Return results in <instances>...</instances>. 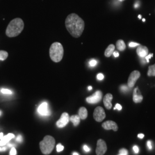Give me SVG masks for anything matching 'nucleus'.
<instances>
[{"label":"nucleus","mask_w":155,"mask_h":155,"mask_svg":"<svg viewBox=\"0 0 155 155\" xmlns=\"http://www.w3.org/2000/svg\"><path fill=\"white\" fill-rule=\"evenodd\" d=\"M65 25L68 32L75 38L81 36L84 29L83 19L75 13H71L67 17Z\"/></svg>","instance_id":"f257e3e1"},{"label":"nucleus","mask_w":155,"mask_h":155,"mask_svg":"<svg viewBox=\"0 0 155 155\" xmlns=\"http://www.w3.org/2000/svg\"><path fill=\"white\" fill-rule=\"evenodd\" d=\"M24 27V23L22 19L16 18L12 20L6 29V35L9 38L18 36Z\"/></svg>","instance_id":"f03ea898"},{"label":"nucleus","mask_w":155,"mask_h":155,"mask_svg":"<svg viewBox=\"0 0 155 155\" xmlns=\"http://www.w3.org/2000/svg\"><path fill=\"white\" fill-rule=\"evenodd\" d=\"M64 49L60 43L55 42L52 44L50 49V56L51 60L55 63L61 61L63 57Z\"/></svg>","instance_id":"7ed1b4c3"},{"label":"nucleus","mask_w":155,"mask_h":155,"mask_svg":"<svg viewBox=\"0 0 155 155\" xmlns=\"http://www.w3.org/2000/svg\"><path fill=\"white\" fill-rule=\"evenodd\" d=\"M55 145V139L51 136H46L40 143V148L44 155H49L54 150Z\"/></svg>","instance_id":"20e7f679"},{"label":"nucleus","mask_w":155,"mask_h":155,"mask_svg":"<svg viewBox=\"0 0 155 155\" xmlns=\"http://www.w3.org/2000/svg\"><path fill=\"white\" fill-rule=\"evenodd\" d=\"M140 76L141 74L137 70H134L131 72L127 80V86L130 89L133 88Z\"/></svg>","instance_id":"39448f33"},{"label":"nucleus","mask_w":155,"mask_h":155,"mask_svg":"<svg viewBox=\"0 0 155 155\" xmlns=\"http://www.w3.org/2000/svg\"><path fill=\"white\" fill-rule=\"evenodd\" d=\"M93 117L96 121L98 122H102L106 117L105 112L104 109L101 106L97 107L94 111Z\"/></svg>","instance_id":"423d86ee"},{"label":"nucleus","mask_w":155,"mask_h":155,"mask_svg":"<svg viewBox=\"0 0 155 155\" xmlns=\"http://www.w3.org/2000/svg\"><path fill=\"white\" fill-rule=\"evenodd\" d=\"M102 98V93L101 91L98 90L92 95L86 98V101L90 104H95L100 102Z\"/></svg>","instance_id":"0eeeda50"},{"label":"nucleus","mask_w":155,"mask_h":155,"mask_svg":"<svg viewBox=\"0 0 155 155\" xmlns=\"http://www.w3.org/2000/svg\"><path fill=\"white\" fill-rule=\"evenodd\" d=\"M107 145L105 141L102 139H100L97 141L96 154L97 155H104L107 150Z\"/></svg>","instance_id":"6e6552de"},{"label":"nucleus","mask_w":155,"mask_h":155,"mask_svg":"<svg viewBox=\"0 0 155 155\" xmlns=\"http://www.w3.org/2000/svg\"><path fill=\"white\" fill-rule=\"evenodd\" d=\"M70 121V117L67 113H63L60 119L56 122L57 127L59 128L65 127Z\"/></svg>","instance_id":"1a4fd4ad"},{"label":"nucleus","mask_w":155,"mask_h":155,"mask_svg":"<svg viewBox=\"0 0 155 155\" xmlns=\"http://www.w3.org/2000/svg\"><path fill=\"white\" fill-rule=\"evenodd\" d=\"M39 114L43 116H48L51 114V111L48 108V105L47 102H43L38 107Z\"/></svg>","instance_id":"9d476101"},{"label":"nucleus","mask_w":155,"mask_h":155,"mask_svg":"<svg viewBox=\"0 0 155 155\" xmlns=\"http://www.w3.org/2000/svg\"><path fill=\"white\" fill-rule=\"evenodd\" d=\"M102 127L105 130H113L114 132L118 130V127L116 122L113 121H107L102 125Z\"/></svg>","instance_id":"9b49d317"},{"label":"nucleus","mask_w":155,"mask_h":155,"mask_svg":"<svg viewBox=\"0 0 155 155\" xmlns=\"http://www.w3.org/2000/svg\"><path fill=\"white\" fill-rule=\"evenodd\" d=\"M143 100V97L142 94H141L139 87H137L134 89L133 93V102L136 104L141 103Z\"/></svg>","instance_id":"f8f14e48"},{"label":"nucleus","mask_w":155,"mask_h":155,"mask_svg":"<svg viewBox=\"0 0 155 155\" xmlns=\"http://www.w3.org/2000/svg\"><path fill=\"white\" fill-rule=\"evenodd\" d=\"M137 54L141 58H145L148 55V48L144 45H139L136 50Z\"/></svg>","instance_id":"ddd939ff"},{"label":"nucleus","mask_w":155,"mask_h":155,"mask_svg":"<svg viewBox=\"0 0 155 155\" xmlns=\"http://www.w3.org/2000/svg\"><path fill=\"white\" fill-rule=\"evenodd\" d=\"M113 95L110 93H107L106 94L104 98V104L106 108L108 110H110L112 107L111 101L113 100Z\"/></svg>","instance_id":"4468645a"},{"label":"nucleus","mask_w":155,"mask_h":155,"mask_svg":"<svg viewBox=\"0 0 155 155\" xmlns=\"http://www.w3.org/2000/svg\"><path fill=\"white\" fill-rule=\"evenodd\" d=\"M15 137V135L12 133H9L7 135L4 136L2 139L0 140V147L5 146L7 143Z\"/></svg>","instance_id":"2eb2a0df"},{"label":"nucleus","mask_w":155,"mask_h":155,"mask_svg":"<svg viewBox=\"0 0 155 155\" xmlns=\"http://www.w3.org/2000/svg\"><path fill=\"white\" fill-rule=\"evenodd\" d=\"M78 116L81 118L82 120H85L87 118V116H88V112L86 108L84 107H81L79 109L78 111Z\"/></svg>","instance_id":"dca6fc26"},{"label":"nucleus","mask_w":155,"mask_h":155,"mask_svg":"<svg viewBox=\"0 0 155 155\" xmlns=\"http://www.w3.org/2000/svg\"><path fill=\"white\" fill-rule=\"evenodd\" d=\"M115 49V46L114 45H110L106 49L105 51V56L107 58L110 57L111 55L113 54Z\"/></svg>","instance_id":"f3484780"},{"label":"nucleus","mask_w":155,"mask_h":155,"mask_svg":"<svg viewBox=\"0 0 155 155\" xmlns=\"http://www.w3.org/2000/svg\"><path fill=\"white\" fill-rule=\"evenodd\" d=\"M116 46L117 49L120 51H123L126 49V45L122 40H118L117 41Z\"/></svg>","instance_id":"a211bd4d"},{"label":"nucleus","mask_w":155,"mask_h":155,"mask_svg":"<svg viewBox=\"0 0 155 155\" xmlns=\"http://www.w3.org/2000/svg\"><path fill=\"white\" fill-rule=\"evenodd\" d=\"M70 120L71 121L73 122L74 126V127H77L78 126L79 123H80V121H81V118L78 115H73L70 118Z\"/></svg>","instance_id":"6ab92c4d"},{"label":"nucleus","mask_w":155,"mask_h":155,"mask_svg":"<svg viewBox=\"0 0 155 155\" xmlns=\"http://www.w3.org/2000/svg\"><path fill=\"white\" fill-rule=\"evenodd\" d=\"M147 75L148 77H155V64L149 66Z\"/></svg>","instance_id":"aec40b11"},{"label":"nucleus","mask_w":155,"mask_h":155,"mask_svg":"<svg viewBox=\"0 0 155 155\" xmlns=\"http://www.w3.org/2000/svg\"><path fill=\"white\" fill-rule=\"evenodd\" d=\"M8 56V53L5 51H0V60L5 61Z\"/></svg>","instance_id":"412c9836"},{"label":"nucleus","mask_w":155,"mask_h":155,"mask_svg":"<svg viewBox=\"0 0 155 155\" xmlns=\"http://www.w3.org/2000/svg\"><path fill=\"white\" fill-rule=\"evenodd\" d=\"M119 153L120 155H128V151L127 150L125 149V148H122L120 150Z\"/></svg>","instance_id":"4be33fe9"},{"label":"nucleus","mask_w":155,"mask_h":155,"mask_svg":"<svg viewBox=\"0 0 155 155\" xmlns=\"http://www.w3.org/2000/svg\"><path fill=\"white\" fill-rule=\"evenodd\" d=\"M1 93H3V94H12V91H11L10 90H8V89H1Z\"/></svg>","instance_id":"5701e85b"},{"label":"nucleus","mask_w":155,"mask_h":155,"mask_svg":"<svg viewBox=\"0 0 155 155\" xmlns=\"http://www.w3.org/2000/svg\"><path fill=\"white\" fill-rule=\"evenodd\" d=\"M64 149V147L61 144H58L56 146V150L58 152H61Z\"/></svg>","instance_id":"b1692460"},{"label":"nucleus","mask_w":155,"mask_h":155,"mask_svg":"<svg viewBox=\"0 0 155 155\" xmlns=\"http://www.w3.org/2000/svg\"><path fill=\"white\" fill-rule=\"evenodd\" d=\"M97 61L96 60H95V59H91L90 62H89V64H90V66L91 67H94L96 66V64H97Z\"/></svg>","instance_id":"393cba45"},{"label":"nucleus","mask_w":155,"mask_h":155,"mask_svg":"<svg viewBox=\"0 0 155 155\" xmlns=\"http://www.w3.org/2000/svg\"><path fill=\"white\" fill-rule=\"evenodd\" d=\"M120 89L123 92H127V91L129 90V87L125 86V85H122V86H121Z\"/></svg>","instance_id":"a878e982"},{"label":"nucleus","mask_w":155,"mask_h":155,"mask_svg":"<svg viewBox=\"0 0 155 155\" xmlns=\"http://www.w3.org/2000/svg\"><path fill=\"white\" fill-rule=\"evenodd\" d=\"M17 151L16 148L15 147H12L11 150L10 151V155H16Z\"/></svg>","instance_id":"bb28decb"},{"label":"nucleus","mask_w":155,"mask_h":155,"mask_svg":"<svg viewBox=\"0 0 155 155\" xmlns=\"http://www.w3.org/2000/svg\"><path fill=\"white\" fill-rule=\"evenodd\" d=\"M140 45L139 43H134V42H130L129 43V46L130 47H136V46H139Z\"/></svg>","instance_id":"cd10ccee"},{"label":"nucleus","mask_w":155,"mask_h":155,"mask_svg":"<svg viewBox=\"0 0 155 155\" xmlns=\"http://www.w3.org/2000/svg\"><path fill=\"white\" fill-rule=\"evenodd\" d=\"M116 109H117L118 110H121L122 109V106H121L120 104H117L115 107L114 108V110H116Z\"/></svg>","instance_id":"c85d7f7f"},{"label":"nucleus","mask_w":155,"mask_h":155,"mask_svg":"<svg viewBox=\"0 0 155 155\" xmlns=\"http://www.w3.org/2000/svg\"><path fill=\"white\" fill-rule=\"evenodd\" d=\"M97 78L98 80L101 81V80H103L104 78V75L102 74H98L97 76Z\"/></svg>","instance_id":"c756f323"},{"label":"nucleus","mask_w":155,"mask_h":155,"mask_svg":"<svg viewBox=\"0 0 155 155\" xmlns=\"http://www.w3.org/2000/svg\"><path fill=\"white\" fill-rule=\"evenodd\" d=\"M152 56H153V54L148 55L145 58V61H147V63H149V62H150V58L152 57Z\"/></svg>","instance_id":"7c9ffc66"},{"label":"nucleus","mask_w":155,"mask_h":155,"mask_svg":"<svg viewBox=\"0 0 155 155\" xmlns=\"http://www.w3.org/2000/svg\"><path fill=\"white\" fill-rule=\"evenodd\" d=\"M133 150H134V152L136 153H139V147H138L137 146H136V145H134V146L133 147Z\"/></svg>","instance_id":"2f4dec72"},{"label":"nucleus","mask_w":155,"mask_h":155,"mask_svg":"<svg viewBox=\"0 0 155 155\" xmlns=\"http://www.w3.org/2000/svg\"><path fill=\"white\" fill-rule=\"evenodd\" d=\"M16 141L17 142L21 143L22 141V137L21 135H18L16 138Z\"/></svg>","instance_id":"473e14b6"},{"label":"nucleus","mask_w":155,"mask_h":155,"mask_svg":"<svg viewBox=\"0 0 155 155\" xmlns=\"http://www.w3.org/2000/svg\"><path fill=\"white\" fill-rule=\"evenodd\" d=\"M83 150H84L85 151V152H90V148H89L87 145H84L83 146Z\"/></svg>","instance_id":"72a5a7b5"},{"label":"nucleus","mask_w":155,"mask_h":155,"mask_svg":"<svg viewBox=\"0 0 155 155\" xmlns=\"http://www.w3.org/2000/svg\"><path fill=\"white\" fill-rule=\"evenodd\" d=\"M147 146H148V148L150 150H152V142H151V141H147Z\"/></svg>","instance_id":"f704fd0d"},{"label":"nucleus","mask_w":155,"mask_h":155,"mask_svg":"<svg viewBox=\"0 0 155 155\" xmlns=\"http://www.w3.org/2000/svg\"><path fill=\"white\" fill-rule=\"evenodd\" d=\"M113 54V55H114L115 58H117V57L119 56V53L118 52H117V51H114Z\"/></svg>","instance_id":"c9c22d12"},{"label":"nucleus","mask_w":155,"mask_h":155,"mask_svg":"<svg viewBox=\"0 0 155 155\" xmlns=\"http://www.w3.org/2000/svg\"><path fill=\"white\" fill-rule=\"evenodd\" d=\"M6 150V147L5 146H3V147H0V152H2V151H5Z\"/></svg>","instance_id":"e433bc0d"},{"label":"nucleus","mask_w":155,"mask_h":155,"mask_svg":"<svg viewBox=\"0 0 155 155\" xmlns=\"http://www.w3.org/2000/svg\"><path fill=\"white\" fill-rule=\"evenodd\" d=\"M144 137V134H138V137H139V139H143Z\"/></svg>","instance_id":"4c0bfd02"},{"label":"nucleus","mask_w":155,"mask_h":155,"mask_svg":"<svg viewBox=\"0 0 155 155\" xmlns=\"http://www.w3.org/2000/svg\"><path fill=\"white\" fill-rule=\"evenodd\" d=\"M3 137H4V134L2 133H0V140L2 139Z\"/></svg>","instance_id":"58836bf2"},{"label":"nucleus","mask_w":155,"mask_h":155,"mask_svg":"<svg viewBox=\"0 0 155 155\" xmlns=\"http://www.w3.org/2000/svg\"><path fill=\"white\" fill-rule=\"evenodd\" d=\"M139 4L136 3V4L134 5V7H135V8H138V7H139Z\"/></svg>","instance_id":"ea45409f"},{"label":"nucleus","mask_w":155,"mask_h":155,"mask_svg":"<svg viewBox=\"0 0 155 155\" xmlns=\"http://www.w3.org/2000/svg\"><path fill=\"white\" fill-rule=\"evenodd\" d=\"M73 155H79V154L77 152H74L73 153V154H72Z\"/></svg>","instance_id":"a19ab883"},{"label":"nucleus","mask_w":155,"mask_h":155,"mask_svg":"<svg viewBox=\"0 0 155 155\" xmlns=\"http://www.w3.org/2000/svg\"><path fill=\"white\" fill-rule=\"evenodd\" d=\"M88 89H89V90H91L92 89V87L91 86H89L88 87Z\"/></svg>","instance_id":"79ce46f5"},{"label":"nucleus","mask_w":155,"mask_h":155,"mask_svg":"<svg viewBox=\"0 0 155 155\" xmlns=\"http://www.w3.org/2000/svg\"><path fill=\"white\" fill-rule=\"evenodd\" d=\"M118 1H120V2H123V1H124L125 0H118Z\"/></svg>","instance_id":"37998d69"},{"label":"nucleus","mask_w":155,"mask_h":155,"mask_svg":"<svg viewBox=\"0 0 155 155\" xmlns=\"http://www.w3.org/2000/svg\"><path fill=\"white\" fill-rule=\"evenodd\" d=\"M139 18L140 19L141 18V15H139Z\"/></svg>","instance_id":"c03bdc74"},{"label":"nucleus","mask_w":155,"mask_h":155,"mask_svg":"<svg viewBox=\"0 0 155 155\" xmlns=\"http://www.w3.org/2000/svg\"><path fill=\"white\" fill-rule=\"evenodd\" d=\"M143 21H144H144H145V19H144H144H143Z\"/></svg>","instance_id":"a18cd8bd"},{"label":"nucleus","mask_w":155,"mask_h":155,"mask_svg":"<svg viewBox=\"0 0 155 155\" xmlns=\"http://www.w3.org/2000/svg\"><path fill=\"white\" fill-rule=\"evenodd\" d=\"M1 114H2V112H1V111H0V116L1 115Z\"/></svg>","instance_id":"49530a36"},{"label":"nucleus","mask_w":155,"mask_h":155,"mask_svg":"<svg viewBox=\"0 0 155 155\" xmlns=\"http://www.w3.org/2000/svg\"></svg>","instance_id":"de8ad7c7"}]
</instances>
